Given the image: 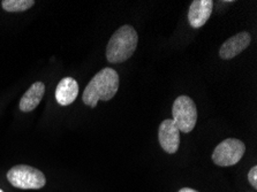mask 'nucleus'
<instances>
[{
	"mask_svg": "<svg viewBox=\"0 0 257 192\" xmlns=\"http://www.w3.org/2000/svg\"><path fill=\"white\" fill-rule=\"evenodd\" d=\"M179 192H197V191L194 189H190V187H182V189Z\"/></svg>",
	"mask_w": 257,
	"mask_h": 192,
	"instance_id": "13",
	"label": "nucleus"
},
{
	"mask_svg": "<svg viewBox=\"0 0 257 192\" xmlns=\"http://www.w3.org/2000/svg\"><path fill=\"white\" fill-rule=\"evenodd\" d=\"M0 192H4V191H3V190H2V189H0Z\"/></svg>",
	"mask_w": 257,
	"mask_h": 192,
	"instance_id": "14",
	"label": "nucleus"
},
{
	"mask_svg": "<svg viewBox=\"0 0 257 192\" xmlns=\"http://www.w3.org/2000/svg\"><path fill=\"white\" fill-rule=\"evenodd\" d=\"M246 151L244 144L239 139L228 138L217 145L212 153L213 162L220 167H228L237 163Z\"/></svg>",
	"mask_w": 257,
	"mask_h": 192,
	"instance_id": "5",
	"label": "nucleus"
},
{
	"mask_svg": "<svg viewBox=\"0 0 257 192\" xmlns=\"http://www.w3.org/2000/svg\"><path fill=\"white\" fill-rule=\"evenodd\" d=\"M248 181L252 187H257V167L254 166L248 173Z\"/></svg>",
	"mask_w": 257,
	"mask_h": 192,
	"instance_id": "12",
	"label": "nucleus"
},
{
	"mask_svg": "<svg viewBox=\"0 0 257 192\" xmlns=\"http://www.w3.org/2000/svg\"><path fill=\"white\" fill-rule=\"evenodd\" d=\"M251 42L250 34L247 31H241V33L236 34L235 36L228 38L226 42L221 45L219 50V56L224 60H228V59H233L246 50Z\"/></svg>",
	"mask_w": 257,
	"mask_h": 192,
	"instance_id": "7",
	"label": "nucleus"
},
{
	"mask_svg": "<svg viewBox=\"0 0 257 192\" xmlns=\"http://www.w3.org/2000/svg\"><path fill=\"white\" fill-rule=\"evenodd\" d=\"M139 36L132 26H122L112 35L106 48V59L111 64H121L133 56Z\"/></svg>",
	"mask_w": 257,
	"mask_h": 192,
	"instance_id": "2",
	"label": "nucleus"
},
{
	"mask_svg": "<svg viewBox=\"0 0 257 192\" xmlns=\"http://www.w3.org/2000/svg\"><path fill=\"white\" fill-rule=\"evenodd\" d=\"M45 93V85L42 82H36L27 90L25 95L22 96L19 107L22 112L28 113L34 111L43 99Z\"/></svg>",
	"mask_w": 257,
	"mask_h": 192,
	"instance_id": "10",
	"label": "nucleus"
},
{
	"mask_svg": "<svg viewBox=\"0 0 257 192\" xmlns=\"http://www.w3.org/2000/svg\"><path fill=\"white\" fill-rule=\"evenodd\" d=\"M213 3L211 0H195L192 3L188 12V21L193 28L203 27L211 17Z\"/></svg>",
	"mask_w": 257,
	"mask_h": 192,
	"instance_id": "8",
	"label": "nucleus"
},
{
	"mask_svg": "<svg viewBox=\"0 0 257 192\" xmlns=\"http://www.w3.org/2000/svg\"><path fill=\"white\" fill-rule=\"evenodd\" d=\"M34 4V0H3L2 6L6 12L18 13V12H25L31 9Z\"/></svg>",
	"mask_w": 257,
	"mask_h": 192,
	"instance_id": "11",
	"label": "nucleus"
},
{
	"mask_svg": "<svg viewBox=\"0 0 257 192\" xmlns=\"http://www.w3.org/2000/svg\"><path fill=\"white\" fill-rule=\"evenodd\" d=\"M119 75L114 69L103 68L91 78L85 87L82 100L85 105L95 108L99 100L107 101L118 92Z\"/></svg>",
	"mask_w": 257,
	"mask_h": 192,
	"instance_id": "1",
	"label": "nucleus"
},
{
	"mask_svg": "<svg viewBox=\"0 0 257 192\" xmlns=\"http://www.w3.org/2000/svg\"><path fill=\"white\" fill-rule=\"evenodd\" d=\"M173 121L180 132L188 134L195 128L197 109L194 100L188 96H180L174 100L172 108Z\"/></svg>",
	"mask_w": 257,
	"mask_h": 192,
	"instance_id": "4",
	"label": "nucleus"
},
{
	"mask_svg": "<svg viewBox=\"0 0 257 192\" xmlns=\"http://www.w3.org/2000/svg\"><path fill=\"white\" fill-rule=\"evenodd\" d=\"M79 95V84L73 77H65L56 89V100L61 106L73 104Z\"/></svg>",
	"mask_w": 257,
	"mask_h": 192,
	"instance_id": "9",
	"label": "nucleus"
},
{
	"mask_svg": "<svg viewBox=\"0 0 257 192\" xmlns=\"http://www.w3.org/2000/svg\"><path fill=\"white\" fill-rule=\"evenodd\" d=\"M158 139L163 150L167 153L173 154L178 151L180 145V130L172 119L164 120L159 125Z\"/></svg>",
	"mask_w": 257,
	"mask_h": 192,
	"instance_id": "6",
	"label": "nucleus"
},
{
	"mask_svg": "<svg viewBox=\"0 0 257 192\" xmlns=\"http://www.w3.org/2000/svg\"><path fill=\"white\" fill-rule=\"evenodd\" d=\"M7 179L14 187L23 190H38L46 184L45 175L41 170L27 164H18L11 168L7 173Z\"/></svg>",
	"mask_w": 257,
	"mask_h": 192,
	"instance_id": "3",
	"label": "nucleus"
}]
</instances>
